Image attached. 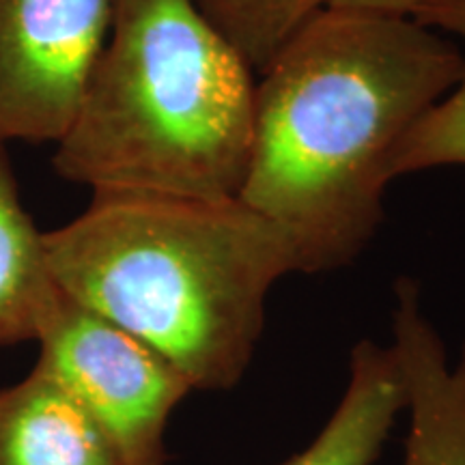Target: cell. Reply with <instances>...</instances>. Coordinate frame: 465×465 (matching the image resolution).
<instances>
[{
	"label": "cell",
	"instance_id": "10",
	"mask_svg": "<svg viewBox=\"0 0 465 465\" xmlns=\"http://www.w3.org/2000/svg\"><path fill=\"white\" fill-rule=\"evenodd\" d=\"M410 15L465 45V0H420ZM449 166L465 168V72L455 89L401 144L394 158V179Z\"/></svg>",
	"mask_w": 465,
	"mask_h": 465
},
{
	"label": "cell",
	"instance_id": "6",
	"mask_svg": "<svg viewBox=\"0 0 465 465\" xmlns=\"http://www.w3.org/2000/svg\"><path fill=\"white\" fill-rule=\"evenodd\" d=\"M391 345L407 388L403 465H465V341L450 362L414 278L394 284Z\"/></svg>",
	"mask_w": 465,
	"mask_h": 465
},
{
	"label": "cell",
	"instance_id": "12",
	"mask_svg": "<svg viewBox=\"0 0 465 465\" xmlns=\"http://www.w3.org/2000/svg\"><path fill=\"white\" fill-rule=\"evenodd\" d=\"M420 0H328V7L377 11V14L410 15Z\"/></svg>",
	"mask_w": 465,
	"mask_h": 465
},
{
	"label": "cell",
	"instance_id": "2",
	"mask_svg": "<svg viewBox=\"0 0 465 465\" xmlns=\"http://www.w3.org/2000/svg\"><path fill=\"white\" fill-rule=\"evenodd\" d=\"M44 252L58 287L147 342L194 392L246 377L272 289L306 274L295 237L240 199L91 194L44 231Z\"/></svg>",
	"mask_w": 465,
	"mask_h": 465
},
{
	"label": "cell",
	"instance_id": "1",
	"mask_svg": "<svg viewBox=\"0 0 465 465\" xmlns=\"http://www.w3.org/2000/svg\"><path fill=\"white\" fill-rule=\"evenodd\" d=\"M465 72L411 15L325 7L257 75L240 199L282 224L306 274L353 263L383 223L394 158Z\"/></svg>",
	"mask_w": 465,
	"mask_h": 465
},
{
	"label": "cell",
	"instance_id": "7",
	"mask_svg": "<svg viewBox=\"0 0 465 465\" xmlns=\"http://www.w3.org/2000/svg\"><path fill=\"white\" fill-rule=\"evenodd\" d=\"M0 465H121L84 407L35 362L25 380L0 388Z\"/></svg>",
	"mask_w": 465,
	"mask_h": 465
},
{
	"label": "cell",
	"instance_id": "9",
	"mask_svg": "<svg viewBox=\"0 0 465 465\" xmlns=\"http://www.w3.org/2000/svg\"><path fill=\"white\" fill-rule=\"evenodd\" d=\"M52 287L44 231L26 212L7 144H0V347L35 341Z\"/></svg>",
	"mask_w": 465,
	"mask_h": 465
},
{
	"label": "cell",
	"instance_id": "4",
	"mask_svg": "<svg viewBox=\"0 0 465 465\" xmlns=\"http://www.w3.org/2000/svg\"><path fill=\"white\" fill-rule=\"evenodd\" d=\"M35 341L37 362L97 422L121 465H168V422L194 392L168 360L56 282Z\"/></svg>",
	"mask_w": 465,
	"mask_h": 465
},
{
	"label": "cell",
	"instance_id": "5",
	"mask_svg": "<svg viewBox=\"0 0 465 465\" xmlns=\"http://www.w3.org/2000/svg\"><path fill=\"white\" fill-rule=\"evenodd\" d=\"M113 0H0V144H56L108 42Z\"/></svg>",
	"mask_w": 465,
	"mask_h": 465
},
{
	"label": "cell",
	"instance_id": "8",
	"mask_svg": "<svg viewBox=\"0 0 465 465\" xmlns=\"http://www.w3.org/2000/svg\"><path fill=\"white\" fill-rule=\"evenodd\" d=\"M405 410L407 388L392 345L358 341L339 405L306 449L278 465H375Z\"/></svg>",
	"mask_w": 465,
	"mask_h": 465
},
{
	"label": "cell",
	"instance_id": "11",
	"mask_svg": "<svg viewBox=\"0 0 465 465\" xmlns=\"http://www.w3.org/2000/svg\"><path fill=\"white\" fill-rule=\"evenodd\" d=\"M194 7L261 75L328 0H192Z\"/></svg>",
	"mask_w": 465,
	"mask_h": 465
},
{
	"label": "cell",
	"instance_id": "3",
	"mask_svg": "<svg viewBox=\"0 0 465 465\" xmlns=\"http://www.w3.org/2000/svg\"><path fill=\"white\" fill-rule=\"evenodd\" d=\"M257 74L192 0H113L108 42L52 166L91 194L237 199Z\"/></svg>",
	"mask_w": 465,
	"mask_h": 465
}]
</instances>
